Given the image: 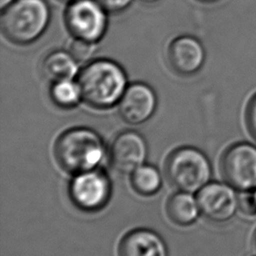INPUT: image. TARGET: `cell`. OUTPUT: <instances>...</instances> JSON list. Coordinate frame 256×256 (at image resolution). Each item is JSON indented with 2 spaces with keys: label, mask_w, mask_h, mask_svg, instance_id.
Here are the masks:
<instances>
[{
  "label": "cell",
  "mask_w": 256,
  "mask_h": 256,
  "mask_svg": "<svg viewBox=\"0 0 256 256\" xmlns=\"http://www.w3.org/2000/svg\"><path fill=\"white\" fill-rule=\"evenodd\" d=\"M107 12H119L126 9L133 0H96Z\"/></svg>",
  "instance_id": "obj_20"
},
{
  "label": "cell",
  "mask_w": 256,
  "mask_h": 256,
  "mask_svg": "<svg viewBox=\"0 0 256 256\" xmlns=\"http://www.w3.org/2000/svg\"><path fill=\"white\" fill-rule=\"evenodd\" d=\"M245 121L250 135L256 140V94L252 96L247 104Z\"/></svg>",
  "instance_id": "obj_18"
},
{
  "label": "cell",
  "mask_w": 256,
  "mask_h": 256,
  "mask_svg": "<svg viewBox=\"0 0 256 256\" xmlns=\"http://www.w3.org/2000/svg\"><path fill=\"white\" fill-rule=\"evenodd\" d=\"M197 202L202 215L216 223L230 220L239 207L234 188L219 182L207 183L200 189Z\"/></svg>",
  "instance_id": "obj_8"
},
{
  "label": "cell",
  "mask_w": 256,
  "mask_h": 256,
  "mask_svg": "<svg viewBox=\"0 0 256 256\" xmlns=\"http://www.w3.org/2000/svg\"><path fill=\"white\" fill-rule=\"evenodd\" d=\"M252 192V196H253V200H254V203H255V206H256V188L254 190L251 191Z\"/></svg>",
  "instance_id": "obj_22"
},
{
  "label": "cell",
  "mask_w": 256,
  "mask_h": 256,
  "mask_svg": "<svg viewBox=\"0 0 256 256\" xmlns=\"http://www.w3.org/2000/svg\"><path fill=\"white\" fill-rule=\"evenodd\" d=\"M166 211L169 219L180 226L192 224L199 215V205L188 192H177L173 194L167 201Z\"/></svg>",
  "instance_id": "obj_14"
},
{
  "label": "cell",
  "mask_w": 256,
  "mask_h": 256,
  "mask_svg": "<svg viewBox=\"0 0 256 256\" xmlns=\"http://www.w3.org/2000/svg\"><path fill=\"white\" fill-rule=\"evenodd\" d=\"M65 26L73 38L98 42L107 29V11L96 0H75L68 3Z\"/></svg>",
  "instance_id": "obj_5"
},
{
  "label": "cell",
  "mask_w": 256,
  "mask_h": 256,
  "mask_svg": "<svg viewBox=\"0 0 256 256\" xmlns=\"http://www.w3.org/2000/svg\"><path fill=\"white\" fill-rule=\"evenodd\" d=\"M72 202L81 210L97 211L104 207L111 194L110 180L100 170L76 174L69 186Z\"/></svg>",
  "instance_id": "obj_7"
},
{
  "label": "cell",
  "mask_w": 256,
  "mask_h": 256,
  "mask_svg": "<svg viewBox=\"0 0 256 256\" xmlns=\"http://www.w3.org/2000/svg\"><path fill=\"white\" fill-rule=\"evenodd\" d=\"M201 2H213V1H216V0H199Z\"/></svg>",
  "instance_id": "obj_24"
},
{
  "label": "cell",
  "mask_w": 256,
  "mask_h": 256,
  "mask_svg": "<svg viewBox=\"0 0 256 256\" xmlns=\"http://www.w3.org/2000/svg\"><path fill=\"white\" fill-rule=\"evenodd\" d=\"M165 174L176 189L193 193L208 183L211 176V166L208 158L200 150L192 147H181L168 156Z\"/></svg>",
  "instance_id": "obj_4"
},
{
  "label": "cell",
  "mask_w": 256,
  "mask_h": 256,
  "mask_svg": "<svg viewBox=\"0 0 256 256\" xmlns=\"http://www.w3.org/2000/svg\"><path fill=\"white\" fill-rule=\"evenodd\" d=\"M167 56L169 65L176 73L192 75L202 67L205 60V50L197 38L182 35L171 41Z\"/></svg>",
  "instance_id": "obj_11"
},
{
  "label": "cell",
  "mask_w": 256,
  "mask_h": 256,
  "mask_svg": "<svg viewBox=\"0 0 256 256\" xmlns=\"http://www.w3.org/2000/svg\"><path fill=\"white\" fill-rule=\"evenodd\" d=\"M220 171L234 189L246 192L256 188V147L240 142L228 147L220 161Z\"/></svg>",
  "instance_id": "obj_6"
},
{
  "label": "cell",
  "mask_w": 256,
  "mask_h": 256,
  "mask_svg": "<svg viewBox=\"0 0 256 256\" xmlns=\"http://www.w3.org/2000/svg\"><path fill=\"white\" fill-rule=\"evenodd\" d=\"M146 156V141L135 131L120 133L114 139L110 150L112 166L122 173H132L135 171L143 165Z\"/></svg>",
  "instance_id": "obj_9"
},
{
  "label": "cell",
  "mask_w": 256,
  "mask_h": 256,
  "mask_svg": "<svg viewBox=\"0 0 256 256\" xmlns=\"http://www.w3.org/2000/svg\"><path fill=\"white\" fill-rule=\"evenodd\" d=\"M239 208L248 216L256 215V206L251 191L243 192V195L239 199Z\"/></svg>",
  "instance_id": "obj_19"
},
{
  "label": "cell",
  "mask_w": 256,
  "mask_h": 256,
  "mask_svg": "<svg viewBox=\"0 0 256 256\" xmlns=\"http://www.w3.org/2000/svg\"><path fill=\"white\" fill-rule=\"evenodd\" d=\"M50 11L44 0H14L1 15V30L13 44L27 45L37 40L46 30Z\"/></svg>",
  "instance_id": "obj_3"
},
{
  "label": "cell",
  "mask_w": 256,
  "mask_h": 256,
  "mask_svg": "<svg viewBox=\"0 0 256 256\" xmlns=\"http://www.w3.org/2000/svg\"><path fill=\"white\" fill-rule=\"evenodd\" d=\"M101 137L88 128H73L61 134L54 146L56 161L62 169L79 174L95 169L103 159Z\"/></svg>",
  "instance_id": "obj_2"
},
{
  "label": "cell",
  "mask_w": 256,
  "mask_h": 256,
  "mask_svg": "<svg viewBox=\"0 0 256 256\" xmlns=\"http://www.w3.org/2000/svg\"><path fill=\"white\" fill-rule=\"evenodd\" d=\"M14 0H1L0 2V5H1V8H5L7 5H9L11 2H13Z\"/></svg>",
  "instance_id": "obj_21"
},
{
  "label": "cell",
  "mask_w": 256,
  "mask_h": 256,
  "mask_svg": "<svg viewBox=\"0 0 256 256\" xmlns=\"http://www.w3.org/2000/svg\"><path fill=\"white\" fill-rule=\"evenodd\" d=\"M42 74L50 81L73 79L78 72V62L68 51L57 50L49 53L41 66Z\"/></svg>",
  "instance_id": "obj_13"
},
{
  "label": "cell",
  "mask_w": 256,
  "mask_h": 256,
  "mask_svg": "<svg viewBox=\"0 0 256 256\" xmlns=\"http://www.w3.org/2000/svg\"><path fill=\"white\" fill-rule=\"evenodd\" d=\"M50 95L53 102L61 108H72L82 99L78 82L72 79L54 82L50 90Z\"/></svg>",
  "instance_id": "obj_16"
},
{
  "label": "cell",
  "mask_w": 256,
  "mask_h": 256,
  "mask_svg": "<svg viewBox=\"0 0 256 256\" xmlns=\"http://www.w3.org/2000/svg\"><path fill=\"white\" fill-rule=\"evenodd\" d=\"M157 98L153 89L144 83H133L127 86L119 101V112L129 124H141L154 113Z\"/></svg>",
  "instance_id": "obj_10"
},
{
  "label": "cell",
  "mask_w": 256,
  "mask_h": 256,
  "mask_svg": "<svg viewBox=\"0 0 256 256\" xmlns=\"http://www.w3.org/2000/svg\"><path fill=\"white\" fill-rule=\"evenodd\" d=\"M119 256H168L163 239L149 229L127 233L119 244Z\"/></svg>",
  "instance_id": "obj_12"
},
{
  "label": "cell",
  "mask_w": 256,
  "mask_h": 256,
  "mask_svg": "<svg viewBox=\"0 0 256 256\" xmlns=\"http://www.w3.org/2000/svg\"><path fill=\"white\" fill-rule=\"evenodd\" d=\"M254 241H255V247H256V233H255V238H254Z\"/></svg>",
  "instance_id": "obj_26"
},
{
  "label": "cell",
  "mask_w": 256,
  "mask_h": 256,
  "mask_svg": "<svg viewBox=\"0 0 256 256\" xmlns=\"http://www.w3.org/2000/svg\"><path fill=\"white\" fill-rule=\"evenodd\" d=\"M60 1H63V2H67V3H70V2H73L75 0H60Z\"/></svg>",
  "instance_id": "obj_25"
},
{
  "label": "cell",
  "mask_w": 256,
  "mask_h": 256,
  "mask_svg": "<svg viewBox=\"0 0 256 256\" xmlns=\"http://www.w3.org/2000/svg\"><path fill=\"white\" fill-rule=\"evenodd\" d=\"M77 82L82 99L98 109L109 108L119 102L128 86L124 69L109 59L88 62L79 71Z\"/></svg>",
  "instance_id": "obj_1"
},
{
  "label": "cell",
  "mask_w": 256,
  "mask_h": 256,
  "mask_svg": "<svg viewBox=\"0 0 256 256\" xmlns=\"http://www.w3.org/2000/svg\"><path fill=\"white\" fill-rule=\"evenodd\" d=\"M95 50V43L86 41L83 39L73 38L68 47V52L73 56V58L79 63L87 61L91 58Z\"/></svg>",
  "instance_id": "obj_17"
},
{
  "label": "cell",
  "mask_w": 256,
  "mask_h": 256,
  "mask_svg": "<svg viewBox=\"0 0 256 256\" xmlns=\"http://www.w3.org/2000/svg\"><path fill=\"white\" fill-rule=\"evenodd\" d=\"M140 1H143V2H146V3H153V2H157L159 0H140Z\"/></svg>",
  "instance_id": "obj_23"
},
{
  "label": "cell",
  "mask_w": 256,
  "mask_h": 256,
  "mask_svg": "<svg viewBox=\"0 0 256 256\" xmlns=\"http://www.w3.org/2000/svg\"><path fill=\"white\" fill-rule=\"evenodd\" d=\"M131 184L134 190L145 196L155 194L161 187L159 171L151 165H141L132 172Z\"/></svg>",
  "instance_id": "obj_15"
}]
</instances>
